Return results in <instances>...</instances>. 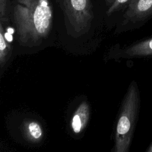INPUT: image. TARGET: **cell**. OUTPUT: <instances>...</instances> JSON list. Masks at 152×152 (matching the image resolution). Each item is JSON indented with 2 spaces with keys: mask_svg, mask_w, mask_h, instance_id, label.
<instances>
[{
  "mask_svg": "<svg viewBox=\"0 0 152 152\" xmlns=\"http://www.w3.org/2000/svg\"><path fill=\"white\" fill-rule=\"evenodd\" d=\"M131 1L132 0H114L112 4L108 7L106 14L110 15L118 11H120L124 8L126 7Z\"/></svg>",
  "mask_w": 152,
  "mask_h": 152,
  "instance_id": "9",
  "label": "cell"
},
{
  "mask_svg": "<svg viewBox=\"0 0 152 152\" xmlns=\"http://www.w3.org/2000/svg\"><path fill=\"white\" fill-rule=\"evenodd\" d=\"M12 53L11 45L7 41L5 36V30L3 27V23H0V66L2 68L8 59L10 58Z\"/></svg>",
  "mask_w": 152,
  "mask_h": 152,
  "instance_id": "8",
  "label": "cell"
},
{
  "mask_svg": "<svg viewBox=\"0 0 152 152\" xmlns=\"http://www.w3.org/2000/svg\"><path fill=\"white\" fill-rule=\"evenodd\" d=\"M25 138L32 143L40 142L43 137V130L41 124L34 120H27L21 126Z\"/></svg>",
  "mask_w": 152,
  "mask_h": 152,
  "instance_id": "7",
  "label": "cell"
},
{
  "mask_svg": "<svg viewBox=\"0 0 152 152\" xmlns=\"http://www.w3.org/2000/svg\"><path fill=\"white\" fill-rule=\"evenodd\" d=\"M11 14L18 42L23 46L40 44L51 30L53 7L50 0H14Z\"/></svg>",
  "mask_w": 152,
  "mask_h": 152,
  "instance_id": "1",
  "label": "cell"
},
{
  "mask_svg": "<svg viewBox=\"0 0 152 152\" xmlns=\"http://www.w3.org/2000/svg\"><path fill=\"white\" fill-rule=\"evenodd\" d=\"M145 152H152V141L147 147V149L145 150Z\"/></svg>",
  "mask_w": 152,
  "mask_h": 152,
  "instance_id": "11",
  "label": "cell"
},
{
  "mask_svg": "<svg viewBox=\"0 0 152 152\" xmlns=\"http://www.w3.org/2000/svg\"><path fill=\"white\" fill-rule=\"evenodd\" d=\"M90 108L86 101H83L78 106L71 118V126L75 134H80L86 127L90 118Z\"/></svg>",
  "mask_w": 152,
  "mask_h": 152,
  "instance_id": "6",
  "label": "cell"
},
{
  "mask_svg": "<svg viewBox=\"0 0 152 152\" xmlns=\"http://www.w3.org/2000/svg\"><path fill=\"white\" fill-rule=\"evenodd\" d=\"M113 1H114V0H105V2H106L107 7L110 6Z\"/></svg>",
  "mask_w": 152,
  "mask_h": 152,
  "instance_id": "12",
  "label": "cell"
},
{
  "mask_svg": "<svg viewBox=\"0 0 152 152\" xmlns=\"http://www.w3.org/2000/svg\"><path fill=\"white\" fill-rule=\"evenodd\" d=\"M140 92L137 82L129 84L121 103L115 128L114 152H128L140 109Z\"/></svg>",
  "mask_w": 152,
  "mask_h": 152,
  "instance_id": "2",
  "label": "cell"
},
{
  "mask_svg": "<svg viewBox=\"0 0 152 152\" xmlns=\"http://www.w3.org/2000/svg\"><path fill=\"white\" fill-rule=\"evenodd\" d=\"M8 1L0 0V20L2 23L8 21Z\"/></svg>",
  "mask_w": 152,
  "mask_h": 152,
  "instance_id": "10",
  "label": "cell"
},
{
  "mask_svg": "<svg viewBox=\"0 0 152 152\" xmlns=\"http://www.w3.org/2000/svg\"><path fill=\"white\" fill-rule=\"evenodd\" d=\"M152 16V0H132L122 16L123 27H138Z\"/></svg>",
  "mask_w": 152,
  "mask_h": 152,
  "instance_id": "4",
  "label": "cell"
},
{
  "mask_svg": "<svg viewBox=\"0 0 152 152\" xmlns=\"http://www.w3.org/2000/svg\"><path fill=\"white\" fill-rule=\"evenodd\" d=\"M65 22L76 33L90 28L94 15L91 0H59Z\"/></svg>",
  "mask_w": 152,
  "mask_h": 152,
  "instance_id": "3",
  "label": "cell"
},
{
  "mask_svg": "<svg viewBox=\"0 0 152 152\" xmlns=\"http://www.w3.org/2000/svg\"><path fill=\"white\" fill-rule=\"evenodd\" d=\"M116 56L119 58H152V36L136 41L128 46L119 49Z\"/></svg>",
  "mask_w": 152,
  "mask_h": 152,
  "instance_id": "5",
  "label": "cell"
}]
</instances>
